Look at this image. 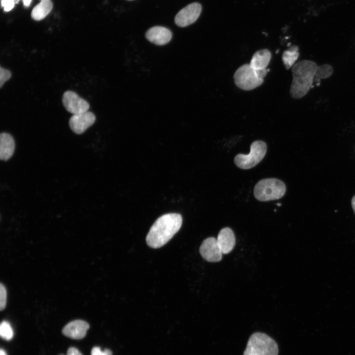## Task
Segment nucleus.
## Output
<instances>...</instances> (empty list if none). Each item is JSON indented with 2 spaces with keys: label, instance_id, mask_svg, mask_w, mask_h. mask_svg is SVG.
I'll list each match as a JSON object with an SVG mask.
<instances>
[{
  "label": "nucleus",
  "instance_id": "f8f14e48",
  "mask_svg": "<svg viewBox=\"0 0 355 355\" xmlns=\"http://www.w3.org/2000/svg\"><path fill=\"white\" fill-rule=\"evenodd\" d=\"M145 37L148 40L158 45L168 43L172 37V32L167 28L154 26L149 29L146 32Z\"/></svg>",
  "mask_w": 355,
  "mask_h": 355
},
{
  "label": "nucleus",
  "instance_id": "f257e3e1",
  "mask_svg": "<svg viewBox=\"0 0 355 355\" xmlns=\"http://www.w3.org/2000/svg\"><path fill=\"white\" fill-rule=\"evenodd\" d=\"M182 218L180 214L169 213L160 216L153 224L146 237L147 245L158 248L167 244L178 231Z\"/></svg>",
  "mask_w": 355,
  "mask_h": 355
},
{
  "label": "nucleus",
  "instance_id": "4be33fe9",
  "mask_svg": "<svg viewBox=\"0 0 355 355\" xmlns=\"http://www.w3.org/2000/svg\"><path fill=\"white\" fill-rule=\"evenodd\" d=\"M1 3L4 10L8 12L13 9L16 3L13 0H1Z\"/></svg>",
  "mask_w": 355,
  "mask_h": 355
},
{
  "label": "nucleus",
  "instance_id": "bb28decb",
  "mask_svg": "<svg viewBox=\"0 0 355 355\" xmlns=\"http://www.w3.org/2000/svg\"><path fill=\"white\" fill-rule=\"evenodd\" d=\"M352 206L355 213V196H354L352 198Z\"/></svg>",
  "mask_w": 355,
  "mask_h": 355
},
{
  "label": "nucleus",
  "instance_id": "9b49d317",
  "mask_svg": "<svg viewBox=\"0 0 355 355\" xmlns=\"http://www.w3.org/2000/svg\"><path fill=\"white\" fill-rule=\"evenodd\" d=\"M89 324L86 321L76 320L67 324L62 329V333L66 336L73 339H81L86 334Z\"/></svg>",
  "mask_w": 355,
  "mask_h": 355
},
{
  "label": "nucleus",
  "instance_id": "dca6fc26",
  "mask_svg": "<svg viewBox=\"0 0 355 355\" xmlns=\"http://www.w3.org/2000/svg\"><path fill=\"white\" fill-rule=\"evenodd\" d=\"M52 7L53 4L51 0H41L33 9L31 16L35 20H41L51 12Z\"/></svg>",
  "mask_w": 355,
  "mask_h": 355
},
{
  "label": "nucleus",
  "instance_id": "c85d7f7f",
  "mask_svg": "<svg viewBox=\"0 0 355 355\" xmlns=\"http://www.w3.org/2000/svg\"></svg>",
  "mask_w": 355,
  "mask_h": 355
},
{
  "label": "nucleus",
  "instance_id": "0eeeda50",
  "mask_svg": "<svg viewBox=\"0 0 355 355\" xmlns=\"http://www.w3.org/2000/svg\"><path fill=\"white\" fill-rule=\"evenodd\" d=\"M202 7L200 3L195 2L181 9L176 15L175 22L180 27H185L194 23L200 16Z\"/></svg>",
  "mask_w": 355,
  "mask_h": 355
},
{
  "label": "nucleus",
  "instance_id": "9d476101",
  "mask_svg": "<svg viewBox=\"0 0 355 355\" xmlns=\"http://www.w3.org/2000/svg\"><path fill=\"white\" fill-rule=\"evenodd\" d=\"M95 120V114L92 112L87 111L73 114L70 119L69 126L74 133L76 134H81L92 126Z\"/></svg>",
  "mask_w": 355,
  "mask_h": 355
},
{
  "label": "nucleus",
  "instance_id": "393cba45",
  "mask_svg": "<svg viewBox=\"0 0 355 355\" xmlns=\"http://www.w3.org/2000/svg\"><path fill=\"white\" fill-rule=\"evenodd\" d=\"M16 3H17L19 0H13ZM32 0H22L23 4L26 7L30 6Z\"/></svg>",
  "mask_w": 355,
  "mask_h": 355
},
{
  "label": "nucleus",
  "instance_id": "b1692460",
  "mask_svg": "<svg viewBox=\"0 0 355 355\" xmlns=\"http://www.w3.org/2000/svg\"><path fill=\"white\" fill-rule=\"evenodd\" d=\"M91 355H105L104 351L101 350L99 347H94L92 348Z\"/></svg>",
  "mask_w": 355,
  "mask_h": 355
},
{
  "label": "nucleus",
  "instance_id": "5701e85b",
  "mask_svg": "<svg viewBox=\"0 0 355 355\" xmlns=\"http://www.w3.org/2000/svg\"><path fill=\"white\" fill-rule=\"evenodd\" d=\"M67 355H82L80 352L76 348L70 347L67 351Z\"/></svg>",
  "mask_w": 355,
  "mask_h": 355
},
{
  "label": "nucleus",
  "instance_id": "c756f323",
  "mask_svg": "<svg viewBox=\"0 0 355 355\" xmlns=\"http://www.w3.org/2000/svg\"></svg>",
  "mask_w": 355,
  "mask_h": 355
},
{
  "label": "nucleus",
  "instance_id": "1a4fd4ad",
  "mask_svg": "<svg viewBox=\"0 0 355 355\" xmlns=\"http://www.w3.org/2000/svg\"><path fill=\"white\" fill-rule=\"evenodd\" d=\"M199 251L202 257L209 262H216L222 259V252L214 237H209L204 240Z\"/></svg>",
  "mask_w": 355,
  "mask_h": 355
},
{
  "label": "nucleus",
  "instance_id": "412c9836",
  "mask_svg": "<svg viewBox=\"0 0 355 355\" xmlns=\"http://www.w3.org/2000/svg\"><path fill=\"white\" fill-rule=\"evenodd\" d=\"M6 290L2 284H0V311L3 310L6 306Z\"/></svg>",
  "mask_w": 355,
  "mask_h": 355
},
{
  "label": "nucleus",
  "instance_id": "6e6552de",
  "mask_svg": "<svg viewBox=\"0 0 355 355\" xmlns=\"http://www.w3.org/2000/svg\"><path fill=\"white\" fill-rule=\"evenodd\" d=\"M63 104L66 109L73 114H77L87 111L89 108V103L72 91L64 92L62 97Z\"/></svg>",
  "mask_w": 355,
  "mask_h": 355
},
{
  "label": "nucleus",
  "instance_id": "a878e982",
  "mask_svg": "<svg viewBox=\"0 0 355 355\" xmlns=\"http://www.w3.org/2000/svg\"><path fill=\"white\" fill-rule=\"evenodd\" d=\"M103 351H104L105 355H112V353L111 351L109 349H106L104 350Z\"/></svg>",
  "mask_w": 355,
  "mask_h": 355
},
{
  "label": "nucleus",
  "instance_id": "2eb2a0df",
  "mask_svg": "<svg viewBox=\"0 0 355 355\" xmlns=\"http://www.w3.org/2000/svg\"><path fill=\"white\" fill-rule=\"evenodd\" d=\"M272 54L267 49H262L256 51L251 58L249 65L257 70L267 69L271 59Z\"/></svg>",
  "mask_w": 355,
  "mask_h": 355
},
{
  "label": "nucleus",
  "instance_id": "6ab92c4d",
  "mask_svg": "<svg viewBox=\"0 0 355 355\" xmlns=\"http://www.w3.org/2000/svg\"><path fill=\"white\" fill-rule=\"evenodd\" d=\"M333 72L332 67L328 64H323L318 66L315 77L319 79H324L329 77Z\"/></svg>",
  "mask_w": 355,
  "mask_h": 355
},
{
  "label": "nucleus",
  "instance_id": "7ed1b4c3",
  "mask_svg": "<svg viewBox=\"0 0 355 355\" xmlns=\"http://www.w3.org/2000/svg\"><path fill=\"white\" fill-rule=\"evenodd\" d=\"M268 70H257L249 64H245L235 71L233 78L235 85L242 90L249 91L260 86L264 82Z\"/></svg>",
  "mask_w": 355,
  "mask_h": 355
},
{
  "label": "nucleus",
  "instance_id": "f03ea898",
  "mask_svg": "<svg viewBox=\"0 0 355 355\" xmlns=\"http://www.w3.org/2000/svg\"><path fill=\"white\" fill-rule=\"evenodd\" d=\"M318 67L315 62L306 60L299 61L292 66L290 94L293 98H301L308 92L312 87Z\"/></svg>",
  "mask_w": 355,
  "mask_h": 355
},
{
  "label": "nucleus",
  "instance_id": "cd10ccee",
  "mask_svg": "<svg viewBox=\"0 0 355 355\" xmlns=\"http://www.w3.org/2000/svg\"><path fill=\"white\" fill-rule=\"evenodd\" d=\"M0 355H7V354L4 350L1 349L0 350Z\"/></svg>",
  "mask_w": 355,
  "mask_h": 355
},
{
  "label": "nucleus",
  "instance_id": "a211bd4d",
  "mask_svg": "<svg viewBox=\"0 0 355 355\" xmlns=\"http://www.w3.org/2000/svg\"><path fill=\"white\" fill-rule=\"evenodd\" d=\"M0 335L2 339L7 341L13 338V331L8 322L3 320L0 323Z\"/></svg>",
  "mask_w": 355,
  "mask_h": 355
},
{
  "label": "nucleus",
  "instance_id": "39448f33",
  "mask_svg": "<svg viewBox=\"0 0 355 355\" xmlns=\"http://www.w3.org/2000/svg\"><path fill=\"white\" fill-rule=\"evenodd\" d=\"M286 187L281 180L269 178L259 181L254 188V195L260 201H268L281 198L285 194Z\"/></svg>",
  "mask_w": 355,
  "mask_h": 355
},
{
  "label": "nucleus",
  "instance_id": "4468645a",
  "mask_svg": "<svg viewBox=\"0 0 355 355\" xmlns=\"http://www.w3.org/2000/svg\"><path fill=\"white\" fill-rule=\"evenodd\" d=\"M15 149L14 140L9 134L2 133L0 135V158L2 160H8L13 155Z\"/></svg>",
  "mask_w": 355,
  "mask_h": 355
},
{
  "label": "nucleus",
  "instance_id": "f3484780",
  "mask_svg": "<svg viewBox=\"0 0 355 355\" xmlns=\"http://www.w3.org/2000/svg\"><path fill=\"white\" fill-rule=\"evenodd\" d=\"M299 56L298 47L293 45L285 50L282 56V61L286 70H288L295 64Z\"/></svg>",
  "mask_w": 355,
  "mask_h": 355
},
{
  "label": "nucleus",
  "instance_id": "423d86ee",
  "mask_svg": "<svg viewBox=\"0 0 355 355\" xmlns=\"http://www.w3.org/2000/svg\"><path fill=\"white\" fill-rule=\"evenodd\" d=\"M267 151L266 143L261 141L253 142L250 145L248 154H238L234 158V163L242 169H249L256 166L264 158Z\"/></svg>",
  "mask_w": 355,
  "mask_h": 355
},
{
  "label": "nucleus",
  "instance_id": "ddd939ff",
  "mask_svg": "<svg viewBox=\"0 0 355 355\" xmlns=\"http://www.w3.org/2000/svg\"><path fill=\"white\" fill-rule=\"evenodd\" d=\"M218 245L224 254L230 252L233 249L235 243V236L233 231L228 227L223 228L219 231L217 237Z\"/></svg>",
  "mask_w": 355,
  "mask_h": 355
},
{
  "label": "nucleus",
  "instance_id": "20e7f679",
  "mask_svg": "<svg viewBox=\"0 0 355 355\" xmlns=\"http://www.w3.org/2000/svg\"><path fill=\"white\" fill-rule=\"evenodd\" d=\"M278 345L272 338L255 332L250 336L243 355H278Z\"/></svg>",
  "mask_w": 355,
  "mask_h": 355
},
{
  "label": "nucleus",
  "instance_id": "aec40b11",
  "mask_svg": "<svg viewBox=\"0 0 355 355\" xmlns=\"http://www.w3.org/2000/svg\"><path fill=\"white\" fill-rule=\"evenodd\" d=\"M12 74L8 70L0 67V87H2L5 82L8 80L11 77Z\"/></svg>",
  "mask_w": 355,
  "mask_h": 355
}]
</instances>
